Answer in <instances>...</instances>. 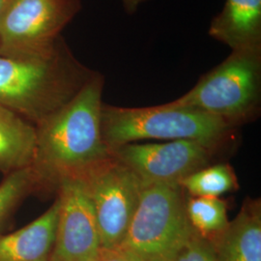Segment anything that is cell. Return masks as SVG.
Masks as SVG:
<instances>
[{
	"label": "cell",
	"instance_id": "obj_1",
	"mask_svg": "<svg viewBox=\"0 0 261 261\" xmlns=\"http://www.w3.org/2000/svg\"><path fill=\"white\" fill-rule=\"evenodd\" d=\"M103 85L105 77L97 72L70 102L35 126L29 168L36 195L56 193L64 181L79 179L112 155L101 133Z\"/></svg>",
	"mask_w": 261,
	"mask_h": 261
},
{
	"label": "cell",
	"instance_id": "obj_2",
	"mask_svg": "<svg viewBox=\"0 0 261 261\" xmlns=\"http://www.w3.org/2000/svg\"><path fill=\"white\" fill-rule=\"evenodd\" d=\"M97 72L66 43L38 59L0 56V105L37 125L70 102Z\"/></svg>",
	"mask_w": 261,
	"mask_h": 261
},
{
	"label": "cell",
	"instance_id": "obj_3",
	"mask_svg": "<svg viewBox=\"0 0 261 261\" xmlns=\"http://www.w3.org/2000/svg\"><path fill=\"white\" fill-rule=\"evenodd\" d=\"M232 126L209 113L169 103L121 108L103 103L101 133L109 148L139 140H193L213 149Z\"/></svg>",
	"mask_w": 261,
	"mask_h": 261
},
{
	"label": "cell",
	"instance_id": "obj_4",
	"mask_svg": "<svg viewBox=\"0 0 261 261\" xmlns=\"http://www.w3.org/2000/svg\"><path fill=\"white\" fill-rule=\"evenodd\" d=\"M261 102V47L231 50L182 97L169 102L209 113L230 126L257 116Z\"/></svg>",
	"mask_w": 261,
	"mask_h": 261
},
{
	"label": "cell",
	"instance_id": "obj_5",
	"mask_svg": "<svg viewBox=\"0 0 261 261\" xmlns=\"http://www.w3.org/2000/svg\"><path fill=\"white\" fill-rule=\"evenodd\" d=\"M192 228L182 187L141 185L139 204L120 247L144 261H170Z\"/></svg>",
	"mask_w": 261,
	"mask_h": 261
},
{
	"label": "cell",
	"instance_id": "obj_6",
	"mask_svg": "<svg viewBox=\"0 0 261 261\" xmlns=\"http://www.w3.org/2000/svg\"><path fill=\"white\" fill-rule=\"evenodd\" d=\"M82 7L81 0H4L0 56L38 59L53 55Z\"/></svg>",
	"mask_w": 261,
	"mask_h": 261
},
{
	"label": "cell",
	"instance_id": "obj_7",
	"mask_svg": "<svg viewBox=\"0 0 261 261\" xmlns=\"http://www.w3.org/2000/svg\"><path fill=\"white\" fill-rule=\"evenodd\" d=\"M79 180L93 207L102 248L120 247L140 201V179L111 155Z\"/></svg>",
	"mask_w": 261,
	"mask_h": 261
},
{
	"label": "cell",
	"instance_id": "obj_8",
	"mask_svg": "<svg viewBox=\"0 0 261 261\" xmlns=\"http://www.w3.org/2000/svg\"><path fill=\"white\" fill-rule=\"evenodd\" d=\"M120 161L146 184H179L182 179L207 167L211 149L193 140H171L164 143H126L110 148Z\"/></svg>",
	"mask_w": 261,
	"mask_h": 261
},
{
	"label": "cell",
	"instance_id": "obj_9",
	"mask_svg": "<svg viewBox=\"0 0 261 261\" xmlns=\"http://www.w3.org/2000/svg\"><path fill=\"white\" fill-rule=\"evenodd\" d=\"M59 213L50 261H92L102 246L93 207L79 179L64 181L56 191Z\"/></svg>",
	"mask_w": 261,
	"mask_h": 261
},
{
	"label": "cell",
	"instance_id": "obj_10",
	"mask_svg": "<svg viewBox=\"0 0 261 261\" xmlns=\"http://www.w3.org/2000/svg\"><path fill=\"white\" fill-rule=\"evenodd\" d=\"M217 261H261V203L248 198L233 221L209 238Z\"/></svg>",
	"mask_w": 261,
	"mask_h": 261
},
{
	"label": "cell",
	"instance_id": "obj_11",
	"mask_svg": "<svg viewBox=\"0 0 261 261\" xmlns=\"http://www.w3.org/2000/svg\"><path fill=\"white\" fill-rule=\"evenodd\" d=\"M59 213V200L19 230L0 234V261H50Z\"/></svg>",
	"mask_w": 261,
	"mask_h": 261
},
{
	"label": "cell",
	"instance_id": "obj_12",
	"mask_svg": "<svg viewBox=\"0 0 261 261\" xmlns=\"http://www.w3.org/2000/svg\"><path fill=\"white\" fill-rule=\"evenodd\" d=\"M208 34L231 50L260 47L261 0H225Z\"/></svg>",
	"mask_w": 261,
	"mask_h": 261
},
{
	"label": "cell",
	"instance_id": "obj_13",
	"mask_svg": "<svg viewBox=\"0 0 261 261\" xmlns=\"http://www.w3.org/2000/svg\"><path fill=\"white\" fill-rule=\"evenodd\" d=\"M35 145V125L0 105V171L8 175L30 168Z\"/></svg>",
	"mask_w": 261,
	"mask_h": 261
},
{
	"label": "cell",
	"instance_id": "obj_14",
	"mask_svg": "<svg viewBox=\"0 0 261 261\" xmlns=\"http://www.w3.org/2000/svg\"><path fill=\"white\" fill-rule=\"evenodd\" d=\"M179 185L192 196L219 197L235 190L238 183L233 169L228 165H216L191 173Z\"/></svg>",
	"mask_w": 261,
	"mask_h": 261
},
{
	"label": "cell",
	"instance_id": "obj_15",
	"mask_svg": "<svg viewBox=\"0 0 261 261\" xmlns=\"http://www.w3.org/2000/svg\"><path fill=\"white\" fill-rule=\"evenodd\" d=\"M186 211L190 224L207 238L222 232L229 223L226 204L219 197L191 196Z\"/></svg>",
	"mask_w": 261,
	"mask_h": 261
},
{
	"label": "cell",
	"instance_id": "obj_16",
	"mask_svg": "<svg viewBox=\"0 0 261 261\" xmlns=\"http://www.w3.org/2000/svg\"><path fill=\"white\" fill-rule=\"evenodd\" d=\"M32 195H36V186L30 168L5 175L0 183V234L20 204Z\"/></svg>",
	"mask_w": 261,
	"mask_h": 261
},
{
	"label": "cell",
	"instance_id": "obj_17",
	"mask_svg": "<svg viewBox=\"0 0 261 261\" xmlns=\"http://www.w3.org/2000/svg\"><path fill=\"white\" fill-rule=\"evenodd\" d=\"M170 261H217L209 238L198 233L193 227L186 240Z\"/></svg>",
	"mask_w": 261,
	"mask_h": 261
},
{
	"label": "cell",
	"instance_id": "obj_18",
	"mask_svg": "<svg viewBox=\"0 0 261 261\" xmlns=\"http://www.w3.org/2000/svg\"><path fill=\"white\" fill-rule=\"evenodd\" d=\"M92 261H144L136 253L122 247L105 249L101 248L100 252Z\"/></svg>",
	"mask_w": 261,
	"mask_h": 261
},
{
	"label": "cell",
	"instance_id": "obj_19",
	"mask_svg": "<svg viewBox=\"0 0 261 261\" xmlns=\"http://www.w3.org/2000/svg\"><path fill=\"white\" fill-rule=\"evenodd\" d=\"M120 1H121L125 12L128 15L133 16L138 12L140 7H141L143 4L149 2L151 0H120Z\"/></svg>",
	"mask_w": 261,
	"mask_h": 261
},
{
	"label": "cell",
	"instance_id": "obj_20",
	"mask_svg": "<svg viewBox=\"0 0 261 261\" xmlns=\"http://www.w3.org/2000/svg\"><path fill=\"white\" fill-rule=\"evenodd\" d=\"M3 3H4V0H0V12H1V9H2Z\"/></svg>",
	"mask_w": 261,
	"mask_h": 261
}]
</instances>
